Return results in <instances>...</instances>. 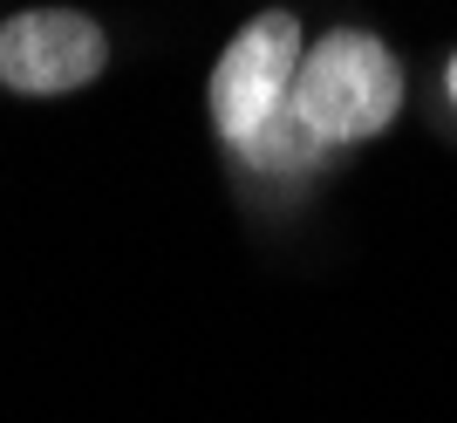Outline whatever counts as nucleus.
<instances>
[{
	"instance_id": "nucleus-3",
	"label": "nucleus",
	"mask_w": 457,
	"mask_h": 423,
	"mask_svg": "<svg viewBox=\"0 0 457 423\" xmlns=\"http://www.w3.org/2000/svg\"><path fill=\"white\" fill-rule=\"evenodd\" d=\"M110 69V28L82 7H21L0 21V89L28 103L82 96Z\"/></svg>"
},
{
	"instance_id": "nucleus-4",
	"label": "nucleus",
	"mask_w": 457,
	"mask_h": 423,
	"mask_svg": "<svg viewBox=\"0 0 457 423\" xmlns=\"http://www.w3.org/2000/svg\"><path fill=\"white\" fill-rule=\"evenodd\" d=\"M444 89H451V103H457V55H451V69H444Z\"/></svg>"
},
{
	"instance_id": "nucleus-2",
	"label": "nucleus",
	"mask_w": 457,
	"mask_h": 423,
	"mask_svg": "<svg viewBox=\"0 0 457 423\" xmlns=\"http://www.w3.org/2000/svg\"><path fill=\"white\" fill-rule=\"evenodd\" d=\"M301 55H307V28H301V14H287V7L246 14L232 28V41L219 48L212 82H205L212 130H219V144H226L232 157H253L273 137V123H280L287 103H294Z\"/></svg>"
},
{
	"instance_id": "nucleus-1",
	"label": "nucleus",
	"mask_w": 457,
	"mask_h": 423,
	"mask_svg": "<svg viewBox=\"0 0 457 423\" xmlns=\"http://www.w3.org/2000/svg\"><path fill=\"white\" fill-rule=\"evenodd\" d=\"M287 110L307 130V144H321V151H348V144L382 137L403 116L396 48L376 28H328V35H314Z\"/></svg>"
}]
</instances>
